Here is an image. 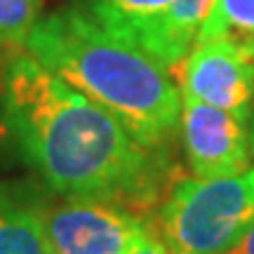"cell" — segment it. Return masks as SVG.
Masks as SVG:
<instances>
[{"label": "cell", "instance_id": "1", "mask_svg": "<svg viewBox=\"0 0 254 254\" xmlns=\"http://www.w3.org/2000/svg\"><path fill=\"white\" fill-rule=\"evenodd\" d=\"M2 123L24 163L66 198L139 202L155 195L165 151L139 144L118 118L31 55L5 73Z\"/></svg>", "mask_w": 254, "mask_h": 254}, {"label": "cell", "instance_id": "2", "mask_svg": "<svg viewBox=\"0 0 254 254\" xmlns=\"http://www.w3.org/2000/svg\"><path fill=\"white\" fill-rule=\"evenodd\" d=\"M28 55L123 123L139 144L165 151L182 118V94L160 59L99 24L90 9L40 19Z\"/></svg>", "mask_w": 254, "mask_h": 254}, {"label": "cell", "instance_id": "3", "mask_svg": "<svg viewBox=\"0 0 254 254\" xmlns=\"http://www.w3.org/2000/svg\"><path fill=\"white\" fill-rule=\"evenodd\" d=\"M254 221V170L217 179H184L153 221L170 254H221Z\"/></svg>", "mask_w": 254, "mask_h": 254}, {"label": "cell", "instance_id": "4", "mask_svg": "<svg viewBox=\"0 0 254 254\" xmlns=\"http://www.w3.org/2000/svg\"><path fill=\"white\" fill-rule=\"evenodd\" d=\"M52 254H132L155 240L153 226L125 205L99 198H68L45 209Z\"/></svg>", "mask_w": 254, "mask_h": 254}, {"label": "cell", "instance_id": "5", "mask_svg": "<svg viewBox=\"0 0 254 254\" xmlns=\"http://www.w3.org/2000/svg\"><path fill=\"white\" fill-rule=\"evenodd\" d=\"M250 118L182 97V139L195 179L250 170Z\"/></svg>", "mask_w": 254, "mask_h": 254}, {"label": "cell", "instance_id": "6", "mask_svg": "<svg viewBox=\"0 0 254 254\" xmlns=\"http://www.w3.org/2000/svg\"><path fill=\"white\" fill-rule=\"evenodd\" d=\"M182 97L250 118L254 104V59L224 40L195 43L182 73Z\"/></svg>", "mask_w": 254, "mask_h": 254}, {"label": "cell", "instance_id": "7", "mask_svg": "<svg viewBox=\"0 0 254 254\" xmlns=\"http://www.w3.org/2000/svg\"><path fill=\"white\" fill-rule=\"evenodd\" d=\"M45 209L33 190L0 184V254H52Z\"/></svg>", "mask_w": 254, "mask_h": 254}, {"label": "cell", "instance_id": "8", "mask_svg": "<svg viewBox=\"0 0 254 254\" xmlns=\"http://www.w3.org/2000/svg\"><path fill=\"white\" fill-rule=\"evenodd\" d=\"M214 0H174L172 7L148 28L141 47L165 66L179 64L212 12Z\"/></svg>", "mask_w": 254, "mask_h": 254}, {"label": "cell", "instance_id": "9", "mask_svg": "<svg viewBox=\"0 0 254 254\" xmlns=\"http://www.w3.org/2000/svg\"><path fill=\"white\" fill-rule=\"evenodd\" d=\"M99 24L118 38L141 47V40L174 0H85Z\"/></svg>", "mask_w": 254, "mask_h": 254}, {"label": "cell", "instance_id": "10", "mask_svg": "<svg viewBox=\"0 0 254 254\" xmlns=\"http://www.w3.org/2000/svg\"><path fill=\"white\" fill-rule=\"evenodd\" d=\"M224 40L254 59V0H214L195 43Z\"/></svg>", "mask_w": 254, "mask_h": 254}, {"label": "cell", "instance_id": "11", "mask_svg": "<svg viewBox=\"0 0 254 254\" xmlns=\"http://www.w3.org/2000/svg\"><path fill=\"white\" fill-rule=\"evenodd\" d=\"M43 0H0V43L26 45L31 31L40 21Z\"/></svg>", "mask_w": 254, "mask_h": 254}, {"label": "cell", "instance_id": "12", "mask_svg": "<svg viewBox=\"0 0 254 254\" xmlns=\"http://www.w3.org/2000/svg\"><path fill=\"white\" fill-rule=\"evenodd\" d=\"M221 254H254V221L245 228V233Z\"/></svg>", "mask_w": 254, "mask_h": 254}, {"label": "cell", "instance_id": "13", "mask_svg": "<svg viewBox=\"0 0 254 254\" xmlns=\"http://www.w3.org/2000/svg\"><path fill=\"white\" fill-rule=\"evenodd\" d=\"M132 254H170V252H167V247H165L163 243H160V240L155 238L151 245L141 247V250H136V252H132Z\"/></svg>", "mask_w": 254, "mask_h": 254}, {"label": "cell", "instance_id": "14", "mask_svg": "<svg viewBox=\"0 0 254 254\" xmlns=\"http://www.w3.org/2000/svg\"><path fill=\"white\" fill-rule=\"evenodd\" d=\"M250 155L254 158V113L250 118Z\"/></svg>", "mask_w": 254, "mask_h": 254}]
</instances>
